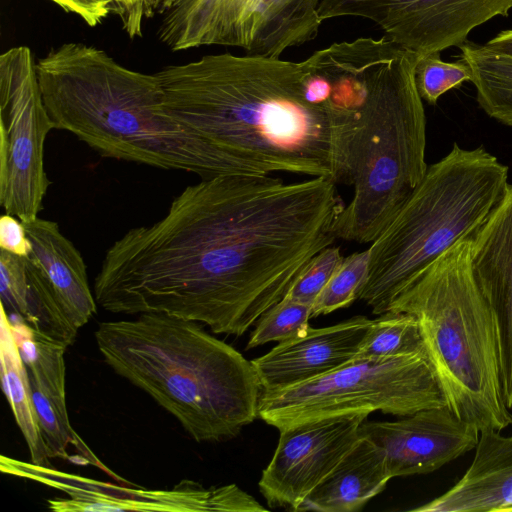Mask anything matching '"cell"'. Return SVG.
I'll use <instances>...</instances> for the list:
<instances>
[{
  "instance_id": "cell-11",
  "label": "cell",
  "mask_w": 512,
  "mask_h": 512,
  "mask_svg": "<svg viewBox=\"0 0 512 512\" xmlns=\"http://www.w3.org/2000/svg\"><path fill=\"white\" fill-rule=\"evenodd\" d=\"M511 10L512 0H321L318 13L323 21L371 20L385 37L422 56L459 48L473 29Z\"/></svg>"
},
{
  "instance_id": "cell-34",
  "label": "cell",
  "mask_w": 512,
  "mask_h": 512,
  "mask_svg": "<svg viewBox=\"0 0 512 512\" xmlns=\"http://www.w3.org/2000/svg\"><path fill=\"white\" fill-rule=\"evenodd\" d=\"M157 3H158V0H149L150 14H151V10L156 8Z\"/></svg>"
},
{
  "instance_id": "cell-25",
  "label": "cell",
  "mask_w": 512,
  "mask_h": 512,
  "mask_svg": "<svg viewBox=\"0 0 512 512\" xmlns=\"http://www.w3.org/2000/svg\"><path fill=\"white\" fill-rule=\"evenodd\" d=\"M311 313L312 305L283 297L256 322L246 349L273 341L280 343L304 334L310 327Z\"/></svg>"
},
{
  "instance_id": "cell-23",
  "label": "cell",
  "mask_w": 512,
  "mask_h": 512,
  "mask_svg": "<svg viewBox=\"0 0 512 512\" xmlns=\"http://www.w3.org/2000/svg\"><path fill=\"white\" fill-rule=\"evenodd\" d=\"M427 353L417 319L405 312H386L373 319L356 358H386Z\"/></svg>"
},
{
  "instance_id": "cell-7",
  "label": "cell",
  "mask_w": 512,
  "mask_h": 512,
  "mask_svg": "<svg viewBox=\"0 0 512 512\" xmlns=\"http://www.w3.org/2000/svg\"><path fill=\"white\" fill-rule=\"evenodd\" d=\"M508 172L484 146L466 149L454 142L371 243L358 299L375 315L388 312L439 256L475 234L504 194Z\"/></svg>"
},
{
  "instance_id": "cell-28",
  "label": "cell",
  "mask_w": 512,
  "mask_h": 512,
  "mask_svg": "<svg viewBox=\"0 0 512 512\" xmlns=\"http://www.w3.org/2000/svg\"><path fill=\"white\" fill-rule=\"evenodd\" d=\"M28 279L24 257L0 252L1 305L7 313L15 314L24 321L28 313Z\"/></svg>"
},
{
  "instance_id": "cell-19",
  "label": "cell",
  "mask_w": 512,
  "mask_h": 512,
  "mask_svg": "<svg viewBox=\"0 0 512 512\" xmlns=\"http://www.w3.org/2000/svg\"><path fill=\"white\" fill-rule=\"evenodd\" d=\"M389 480L383 450L359 435L351 449L306 497L298 511L360 510L385 489Z\"/></svg>"
},
{
  "instance_id": "cell-29",
  "label": "cell",
  "mask_w": 512,
  "mask_h": 512,
  "mask_svg": "<svg viewBox=\"0 0 512 512\" xmlns=\"http://www.w3.org/2000/svg\"><path fill=\"white\" fill-rule=\"evenodd\" d=\"M0 248L19 257H27L32 251L24 223L14 215L5 213L0 218Z\"/></svg>"
},
{
  "instance_id": "cell-10",
  "label": "cell",
  "mask_w": 512,
  "mask_h": 512,
  "mask_svg": "<svg viewBox=\"0 0 512 512\" xmlns=\"http://www.w3.org/2000/svg\"><path fill=\"white\" fill-rule=\"evenodd\" d=\"M23 223L32 244L24 257L29 288L25 322L68 347L97 312L86 264L56 222L37 217Z\"/></svg>"
},
{
  "instance_id": "cell-32",
  "label": "cell",
  "mask_w": 512,
  "mask_h": 512,
  "mask_svg": "<svg viewBox=\"0 0 512 512\" xmlns=\"http://www.w3.org/2000/svg\"><path fill=\"white\" fill-rule=\"evenodd\" d=\"M485 45L497 52L512 56V29L499 32Z\"/></svg>"
},
{
  "instance_id": "cell-27",
  "label": "cell",
  "mask_w": 512,
  "mask_h": 512,
  "mask_svg": "<svg viewBox=\"0 0 512 512\" xmlns=\"http://www.w3.org/2000/svg\"><path fill=\"white\" fill-rule=\"evenodd\" d=\"M343 258L339 246L322 249L301 269L284 297L313 305Z\"/></svg>"
},
{
  "instance_id": "cell-17",
  "label": "cell",
  "mask_w": 512,
  "mask_h": 512,
  "mask_svg": "<svg viewBox=\"0 0 512 512\" xmlns=\"http://www.w3.org/2000/svg\"><path fill=\"white\" fill-rule=\"evenodd\" d=\"M264 0H169L159 40L172 51L203 45L250 47Z\"/></svg>"
},
{
  "instance_id": "cell-13",
  "label": "cell",
  "mask_w": 512,
  "mask_h": 512,
  "mask_svg": "<svg viewBox=\"0 0 512 512\" xmlns=\"http://www.w3.org/2000/svg\"><path fill=\"white\" fill-rule=\"evenodd\" d=\"M366 418H329L281 430L273 457L258 483L268 506L298 511L358 440L359 427Z\"/></svg>"
},
{
  "instance_id": "cell-30",
  "label": "cell",
  "mask_w": 512,
  "mask_h": 512,
  "mask_svg": "<svg viewBox=\"0 0 512 512\" xmlns=\"http://www.w3.org/2000/svg\"><path fill=\"white\" fill-rule=\"evenodd\" d=\"M112 12L117 14L123 29L131 37L142 35V24L145 16L150 15L149 0H116Z\"/></svg>"
},
{
  "instance_id": "cell-14",
  "label": "cell",
  "mask_w": 512,
  "mask_h": 512,
  "mask_svg": "<svg viewBox=\"0 0 512 512\" xmlns=\"http://www.w3.org/2000/svg\"><path fill=\"white\" fill-rule=\"evenodd\" d=\"M359 435L380 447L390 478L431 473L474 449L480 431L448 407L419 410L397 421H367Z\"/></svg>"
},
{
  "instance_id": "cell-22",
  "label": "cell",
  "mask_w": 512,
  "mask_h": 512,
  "mask_svg": "<svg viewBox=\"0 0 512 512\" xmlns=\"http://www.w3.org/2000/svg\"><path fill=\"white\" fill-rule=\"evenodd\" d=\"M460 57L472 71L479 107L492 119L512 127V56L467 41Z\"/></svg>"
},
{
  "instance_id": "cell-4",
  "label": "cell",
  "mask_w": 512,
  "mask_h": 512,
  "mask_svg": "<svg viewBox=\"0 0 512 512\" xmlns=\"http://www.w3.org/2000/svg\"><path fill=\"white\" fill-rule=\"evenodd\" d=\"M95 340L106 364L196 442L230 440L258 418L263 388L251 361L196 321L142 313L99 323Z\"/></svg>"
},
{
  "instance_id": "cell-18",
  "label": "cell",
  "mask_w": 512,
  "mask_h": 512,
  "mask_svg": "<svg viewBox=\"0 0 512 512\" xmlns=\"http://www.w3.org/2000/svg\"><path fill=\"white\" fill-rule=\"evenodd\" d=\"M474 459L448 491L415 512H512V435L480 432Z\"/></svg>"
},
{
  "instance_id": "cell-12",
  "label": "cell",
  "mask_w": 512,
  "mask_h": 512,
  "mask_svg": "<svg viewBox=\"0 0 512 512\" xmlns=\"http://www.w3.org/2000/svg\"><path fill=\"white\" fill-rule=\"evenodd\" d=\"M2 473L33 480L60 490L69 498L48 500L56 512L87 511H228L232 492L228 485L205 488L183 480L171 490H146L114 484L62 472L51 466L23 462L1 455Z\"/></svg>"
},
{
  "instance_id": "cell-5",
  "label": "cell",
  "mask_w": 512,
  "mask_h": 512,
  "mask_svg": "<svg viewBox=\"0 0 512 512\" xmlns=\"http://www.w3.org/2000/svg\"><path fill=\"white\" fill-rule=\"evenodd\" d=\"M470 238L446 250L391 304L412 314L447 407L480 432L512 425L501 382L496 324L470 262Z\"/></svg>"
},
{
  "instance_id": "cell-15",
  "label": "cell",
  "mask_w": 512,
  "mask_h": 512,
  "mask_svg": "<svg viewBox=\"0 0 512 512\" xmlns=\"http://www.w3.org/2000/svg\"><path fill=\"white\" fill-rule=\"evenodd\" d=\"M475 281L496 324L501 382L506 406L512 407V184L470 239Z\"/></svg>"
},
{
  "instance_id": "cell-6",
  "label": "cell",
  "mask_w": 512,
  "mask_h": 512,
  "mask_svg": "<svg viewBox=\"0 0 512 512\" xmlns=\"http://www.w3.org/2000/svg\"><path fill=\"white\" fill-rule=\"evenodd\" d=\"M418 57L385 36L374 40L353 149V193L334 222L337 239L372 243L426 173Z\"/></svg>"
},
{
  "instance_id": "cell-2",
  "label": "cell",
  "mask_w": 512,
  "mask_h": 512,
  "mask_svg": "<svg viewBox=\"0 0 512 512\" xmlns=\"http://www.w3.org/2000/svg\"><path fill=\"white\" fill-rule=\"evenodd\" d=\"M155 74L164 109L216 151L226 175L286 172L350 186L361 106L307 102L300 62L223 53Z\"/></svg>"
},
{
  "instance_id": "cell-8",
  "label": "cell",
  "mask_w": 512,
  "mask_h": 512,
  "mask_svg": "<svg viewBox=\"0 0 512 512\" xmlns=\"http://www.w3.org/2000/svg\"><path fill=\"white\" fill-rule=\"evenodd\" d=\"M447 407L427 353L356 358L315 378L263 389L258 418L279 431L329 418L368 416L374 411L408 416Z\"/></svg>"
},
{
  "instance_id": "cell-16",
  "label": "cell",
  "mask_w": 512,
  "mask_h": 512,
  "mask_svg": "<svg viewBox=\"0 0 512 512\" xmlns=\"http://www.w3.org/2000/svg\"><path fill=\"white\" fill-rule=\"evenodd\" d=\"M373 319L354 316L341 323L313 328L278 343L268 353L251 360L263 389L300 383L352 360Z\"/></svg>"
},
{
  "instance_id": "cell-1",
  "label": "cell",
  "mask_w": 512,
  "mask_h": 512,
  "mask_svg": "<svg viewBox=\"0 0 512 512\" xmlns=\"http://www.w3.org/2000/svg\"><path fill=\"white\" fill-rule=\"evenodd\" d=\"M344 206L326 177L202 179L160 220L110 246L94 280L96 302L115 314L163 313L241 336L334 244Z\"/></svg>"
},
{
  "instance_id": "cell-33",
  "label": "cell",
  "mask_w": 512,
  "mask_h": 512,
  "mask_svg": "<svg viewBox=\"0 0 512 512\" xmlns=\"http://www.w3.org/2000/svg\"><path fill=\"white\" fill-rule=\"evenodd\" d=\"M168 1L169 0H158L156 8H161V11H162V9L165 7V5L168 3Z\"/></svg>"
},
{
  "instance_id": "cell-3",
  "label": "cell",
  "mask_w": 512,
  "mask_h": 512,
  "mask_svg": "<svg viewBox=\"0 0 512 512\" xmlns=\"http://www.w3.org/2000/svg\"><path fill=\"white\" fill-rule=\"evenodd\" d=\"M54 129L103 157L182 170L202 179L225 175L216 151L162 105L156 74L128 69L105 51L64 43L36 63Z\"/></svg>"
},
{
  "instance_id": "cell-35",
  "label": "cell",
  "mask_w": 512,
  "mask_h": 512,
  "mask_svg": "<svg viewBox=\"0 0 512 512\" xmlns=\"http://www.w3.org/2000/svg\"><path fill=\"white\" fill-rule=\"evenodd\" d=\"M510 410H511V413H512V407H511V409H510Z\"/></svg>"
},
{
  "instance_id": "cell-21",
  "label": "cell",
  "mask_w": 512,
  "mask_h": 512,
  "mask_svg": "<svg viewBox=\"0 0 512 512\" xmlns=\"http://www.w3.org/2000/svg\"><path fill=\"white\" fill-rule=\"evenodd\" d=\"M8 316L30 382L51 400L63 419L70 422L65 392L64 353L67 346L34 330L21 317Z\"/></svg>"
},
{
  "instance_id": "cell-20",
  "label": "cell",
  "mask_w": 512,
  "mask_h": 512,
  "mask_svg": "<svg viewBox=\"0 0 512 512\" xmlns=\"http://www.w3.org/2000/svg\"><path fill=\"white\" fill-rule=\"evenodd\" d=\"M0 306V362L4 394L27 443L31 462L50 467L32 400L28 370L13 335L9 316L3 305Z\"/></svg>"
},
{
  "instance_id": "cell-24",
  "label": "cell",
  "mask_w": 512,
  "mask_h": 512,
  "mask_svg": "<svg viewBox=\"0 0 512 512\" xmlns=\"http://www.w3.org/2000/svg\"><path fill=\"white\" fill-rule=\"evenodd\" d=\"M369 250L344 257L312 305L311 318L351 305L368 277Z\"/></svg>"
},
{
  "instance_id": "cell-26",
  "label": "cell",
  "mask_w": 512,
  "mask_h": 512,
  "mask_svg": "<svg viewBox=\"0 0 512 512\" xmlns=\"http://www.w3.org/2000/svg\"><path fill=\"white\" fill-rule=\"evenodd\" d=\"M414 75L420 97L430 105H435L447 91L472 79V71L467 63L461 59L445 62L440 58V53L419 56Z\"/></svg>"
},
{
  "instance_id": "cell-9",
  "label": "cell",
  "mask_w": 512,
  "mask_h": 512,
  "mask_svg": "<svg viewBox=\"0 0 512 512\" xmlns=\"http://www.w3.org/2000/svg\"><path fill=\"white\" fill-rule=\"evenodd\" d=\"M0 204L22 222L36 219L49 187L44 143L54 129L36 63L26 46L0 56Z\"/></svg>"
},
{
  "instance_id": "cell-31",
  "label": "cell",
  "mask_w": 512,
  "mask_h": 512,
  "mask_svg": "<svg viewBox=\"0 0 512 512\" xmlns=\"http://www.w3.org/2000/svg\"><path fill=\"white\" fill-rule=\"evenodd\" d=\"M67 12L80 16L89 26H96L112 12L116 0H50Z\"/></svg>"
}]
</instances>
